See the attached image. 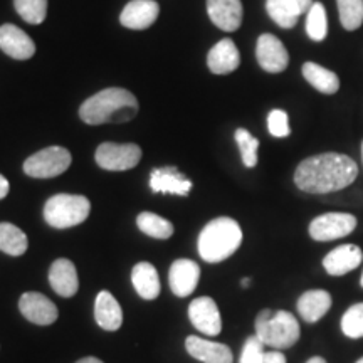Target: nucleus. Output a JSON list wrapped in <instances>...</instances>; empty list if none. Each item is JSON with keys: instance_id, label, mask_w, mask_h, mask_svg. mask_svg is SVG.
Returning a JSON list of instances; mask_svg holds the SVG:
<instances>
[{"instance_id": "obj_1", "label": "nucleus", "mask_w": 363, "mask_h": 363, "mask_svg": "<svg viewBox=\"0 0 363 363\" xmlns=\"http://www.w3.org/2000/svg\"><path fill=\"white\" fill-rule=\"evenodd\" d=\"M357 163L342 153H321L305 158L294 172V184L308 194L338 192L355 182Z\"/></svg>"}, {"instance_id": "obj_2", "label": "nucleus", "mask_w": 363, "mask_h": 363, "mask_svg": "<svg viewBox=\"0 0 363 363\" xmlns=\"http://www.w3.org/2000/svg\"><path fill=\"white\" fill-rule=\"evenodd\" d=\"M138 113V101L123 88H108L86 99L79 108V118L88 125L125 123Z\"/></svg>"}, {"instance_id": "obj_3", "label": "nucleus", "mask_w": 363, "mask_h": 363, "mask_svg": "<svg viewBox=\"0 0 363 363\" xmlns=\"http://www.w3.org/2000/svg\"><path fill=\"white\" fill-rule=\"evenodd\" d=\"M242 230L230 217H217L199 235V254L206 262H222L240 247Z\"/></svg>"}, {"instance_id": "obj_4", "label": "nucleus", "mask_w": 363, "mask_h": 363, "mask_svg": "<svg viewBox=\"0 0 363 363\" xmlns=\"http://www.w3.org/2000/svg\"><path fill=\"white\" fill-rule=\"evenodd\" d=\"M256 337L274 350L291 348L299 340V323L288 311L262 310L256 318Z\"/></svg>"}, {"instance_id": "obj_5", "label": "nucleus", "mask_w": 363, "mask_h": 363, "mask_svg": "<svg viewBox=\"0 0 363 363\" xmlns=\"http://www.w3.org/2000/svg\"><path fill=\"white\" fill-rule=\"evenodd\" d=\"M91 203L84 195L57 194L44 206V219L54 229H69L88 219Z\"/></svg>"}, {"instance_id": "obj_6", "label": "nucleus", "mask_w": 363, "mask_h": 363, "mask_svg": "<svg viewBox=\"0 0 363 363\" xmlns=\"http://www.w3.org/2000/svg\"><path fill=\"white\" fill-rule=\"evenodd\" d=\"M69 150L62 147H48L30 155L24 162L26 175L34 179H52L69 169L71 165Z\"/></svg>"}, {"instance_id": "obj_7", "label": "nucleus", "mask_w": 363, "mask_h": 363, "mask_svg": "<svg viewBox=\"0 0 363 363\" xmlns=\"http://www.w3.org/2000/svg\"><path fill=\"white\" fill-rule=\"evenodd\" d=\"M96 163L110 172H123L133 169L142 160V148L135 143H101L94 153Z\"/></svg>"}, {"instance_id": "obj_8", "label": "nucleus", "mask_w": 363, "mask_h": 363, "mask_svg": "<svg viewBox=\"0 0 363 363\" xmlns=\"http://www.w3.org/2000/svg\"><path fill=\"white\" fill-rule=\"evenodd\" d=\"M355 216L347 214V212H328L311 220L310 235L318 242H328V240L347 238L355 230Z\"/></svg>"}, {"instance_id": "obj_9", "label": "nucleus", "mask_w": 363, "mask_h": 363, "mask_svg": "<svg viewBox=\"0 0 363 363\" xmlns=\"http://www.w3.org/2000/svg\"><path fill=\"white\" fill-rule=\"evenodd\" d=\"M189 318L195 328L203 335L216 337V335L220 333L222 330L220 311L212 298L201 296L194 299L189 306Z\"/></svg>"}, {"instance_id": "obj_10", "label": "nucleus", "mask_w": 363, "mask_h": 363, "mask_svg": "<svg viewBox=\"0 0 363 363\" xmlns=\"http://www.w3.org/2000/svg\"><path fill=\"white\" fill-rule=\"evenodd\" d=\"M256 57L262 69L267 72H283L289 65V54L284 44L272 34H262L257 39Z\"/></svg>"}, {"instance_id": "obj_11", "label": "nucleus", "mask_w": 363, "mask_h": 363, "mask_svg": "<svg viewBox=\"0 0 363 363\" xmlns=\"http://www.w3.org/2000/svg\"><path fill=\"white\" fill-rule=\"evenodd\" d=\"M19 310L30 323L45 326L57 320V306L48 296L40 293H24L19 299Z\"/></svg>"}, {"instance_id": "obj_12", "label": "nucleus", "mask_w": 363, "mask_h": 363, "mask_svg": "<svg viewBox=\"0 0 363 363\" xmlns=\"http://www.w3.org/2000/svg\"><path fill=\"white\" fill-rule=\"evenodd\" d=\"M150 187L155 194H172L187 197L192 190V182L177 167H162L155 169L150 175Z\"/></svg>"}, {"instance_id": "obj_13", "label": "nucleus", "mask_w": 363, "mask_h": 363, "mask_svg": "<svg viewBox=\"0 0 363 363\" xmlns=\"http://www.w3.org/2000/svg\"><path fill=\"white\" fill-rule=\"evenodd\" d=\"M201 279V267L195 261L177 259L170 266L169 283L170 289L175 296L185 298L192 294Z\"/></svg>"}, {"instance_id": "obj_14", "label": "nucleus", "mask_w": 363, "mask_h": 363, "mask_svg": "<svg viewBox=\"0 0 363 363\" xmlns=\"http://www.w3.org/2000/svg\"><path fill=\"white\" fill-rule=\"evenodd\" d=\"M0 49L13 59L26 61L35 52L34 40L24 30L13 24H4L0 27Z\"/></svg>"}, {"instance_id": "obj_15", "label": "nucleus", "mask_w": 363, "mask_h": 363, "mask_svg": "<svg viewBox=\"0 0 363 363\" xmlns=\"http://www.w3.org/2000/svg\"><path fill=\"white\" fill-rule=\"evenodd\" d=\"M158 13H160V6L155 0H131L121 12L120 22L128 29L143 30L158 19Z\"/></svg>"}, {"instance_id": "obj_16", "label": "nucleus", "mask_w": 363, "mask_h": 363, "mask_svg": "<svg viewBox=\"0 0 363 363\" xmlns=\"http://www.w3.org/2000/svg\"><path fill=\"white\" fill-rule=\"evenodd\" d=\"M207 12L211 21L225 33H234L242 24L240 0H207Z\"/></svg>"}, {"instance_id": "obj_17", "label": "nucleus", "mask_w": 363, "mask_h": 363, "mask_svg": "<svg viewBox=\"0 0 363 363\" xmlns=\"http://www.w3.org/2000/svg\"><path fill=\"white\" fill-rule=\"evenodd\" d=\"M363 254L362 249L355 244H345L335 247L323 259V267L330 276H343L347 272L357 269L362 264Z\"/></svg>"}, {"instance_id": "obj_18", "label": "nucleus", "mask_w": 363, "mask_h": 363, "mask_svg": "<svg viewBox=\"0 0 363 363\" xmlns=\"http://www.w3.org/2000/svg\"><path fill=\"white\" fill-rule=\"evenodd\" d=\"M185 348L195 360L203 363H233L234 355L227 345L211 342L201 337H189L185 340Z\"/></svg>"}, {"instance_id": "obj_19", "label": "nucleus", "mask_w": 363, "mask_h": 363, "mask_svg": "<svg viewBox=\"0 0 363 363\" xmlns=\"http://www.w3.org/2000/svg\"><path fill=\"white\" fill-rule=\"evenodd\" d=\"M49 284L59 296H74L79 289V278L76 266L69 259L54 261L51 269H49Z\"/></svg>"}, {"instance_id": "obj_20", "label": "nucleus", "mask_w": 363, "mask_h": 363, "mask_svg": "<svg viewBox=\"0 0 363 363\" xmlns=\"http://www.w3.org/2000/svg\"><path fill=\"white\" fill-rule=\"evenodd\" d=\"M240 65V54L233 39H222L211 49L207 56V66L214 74H229Z\"/></svg>"}, {"instance_id": "obj_21", "label": "nucleus", "mask_w": 363, "mask_h": 363, "mask_svg": "<svg viewBox=\"0 0 363 363\" xmlns=\"http://www.w3.org/2000/svg\"><path fill=\"white\" fill-rule=\"evenodd\" d=\"M331 308V294L325 289H311L298 299V313L306 323H316Z\"/></svg>"}, {"instance_id": "obj_22", "label": "nucleus", "mask_w": 363, "mask_h": 363, "mask_svg": "<svg viewBox=\"0 0 363 363\" xmlns=\"http://www.w3.org/2000/svg\"><path fill=\"white\" fill-rule=\"evenodd\" d=\"M94 318L96 323L106 331H116L120 330L121 323H123V311H121L120 303L111 293L101 291L96 296V303H94Z\"/></svg>"}, {"instance_id": "obj_23", "label": "nucleus", "mask_w": 363, "mask_h": 363, "mask_svg": "<svg viewBox=\"0 0 363 363\" xmlns=\"http://www.w3.org/2000/svg\"><path fill=\"white\" fill-rule=\"evenodd\" d=\"M131 283L135 291L143 299H155L160 294V278L155 266L150 262H138L131 271Z\"/></svg>"}, {"instance_id": "obj_24", "label": "nucleus", "mask_w": 363, "mask_h": 363, "mask_svg": "<svg viewBox=\"0 0 363 363\" xmlns=\"http://www.w3.org/2000/svg\"><path fill=\"white\" fill-rule=\"evenodd\" d=\"M303 76L313 88L323 94H335L340 89V79L333 71L316 65V62H305L303 65Z\"/></svg>"}, {"instance_id": "obj_25", "label": "nucleus", "mask_w": 363, "mask_h": 363, "mask_svg": "<svg viewBox=\"0 0 363 363\" xmlns=\"http://www.w3.org/2000/svg\"><path fill=\"white\" fill-rule=\"evenodd\" d=\"M27 235L17 225L0 222V251L9 256H22L27 251Z\"/></svg>"}, {"instance_id": "obj_26", "label": "nucleus", "mask_w": 363, "mask_h": 363, "mask_svg": "<svg viewBox=\"0 0 363 363\" xmlns=\"http://www.w3.org/2000/svg\"><path fill=\"white\" fill-rule=\"evenodd\" d=\"M266 11L269 17L283 29H291L301 16L293 0H266Z\"/></svg>"}, {"instance_id": "obj_27", "label": "nucleus", "mask_w": 363, "mask_h": 363, "mask_svg": "<svg viewBox=\"0 0 363 363\" xmlns=\"http://www.w3.org/2000/svg\"><path fill=\"white\" fill-rule=\"evenodd\" d=\"M136 225L143 234L153 239H170L174 235V224L163 217L152 214V212H142L136 217Z\"/></svg>"}, {"instance_id": "obj_28", "label": "nucleus", "mask_w": 363, "mask_h": 363, "mask_svg": "<svg viewBox=\"0 0 363 363\" xmlns=\"http://www.w3.org/2000/svg\"><path fill=\"white\" fill-rule=\"evenodd\" d=\"M306 33L316 43L325 40L326 34H328V19H326L325 6L321 2H313L311 9L308 11Z\"/></svg>"}, {"instance_id": "obj_29", "label": "nucleus", "mask_w": 363, "mask_h": 363, "mask_svg": "<svg viewBox=\"0 0 363 363\" xmlns=\"http://www.w3.org/2000/svg\"><path fill=\"white\" fill-rule=\"evenodd\" d=\"M340 22L347 30H357L363 24V0H337Z\"/></svg>"}, {"instance_id": "obj_30", "label": "nucleus", "mask_w": 363, "mask_h": 363, "mask_svg": "<svg viewBox=\"0 0 363 363\" xmlns=\"http://www.w3.org/2000/svg\"><path fill=\"white\" fill-rule=\"evenodd\" d=\"M13 6L22 19L33 26L40 24L48 13V0H13Z\"/></svg>"}, {"instance_id": "obj_31", "label": "nucleus", "mask_w": 363, "mask_h": 363, "mask_svg": "<svg viewBox=\"0 0 363 363\" xmlns=\"http://www.w3.org/2000/svg\"><path fill=\"white\" fill-rule=\"evenodd\" d=\"M235 142L240 150L244 165L247 169H254L257 165V148H259V140L254 138L247 130L239 128L235 130Z\"/></svg>"}, {"instance_id": "obj_32", "label": "nucleus", "mask_w": 363, "mask_h": 363, "mask_svg": "<svg viewBox=\"0 0 363 363\" xmlns=\"http://www.w3.org/2000/svg\"><path fill=\"white\" fill-rule=\"evenodd\" d=\"M342 331L348 338L363 337V303H357L345 311L342 318Z\"/></svg>"}, {"instance_id": "obj_33", "label": "nucleus", "mask_w": 363, "mask_h": 363, "mask_svg": "<svg viewBox=\"0 0 363 363\" xmlns=\"http://www.w3.org/2000/svg\"><path fill=\"white\" fill-rule=\"evenodd\" d=\"M267 128H269V133L276 138H286L291 133V128H289L288 121V113L283 110H272L267 116Z\"/></svg>"}, {"instance_id": "obj_34", "label": "nucleus", "mask_w": 363, "mask_h": 363, "mask_svg": "<svg viewBox=\"0 0 363 363\" xmlns=\"http://www.w3.org/2000/svg\"><path fill=\"white\" fill-rule=\"evenodd\" d=\"M264 347L266 345L262 343L256 335H254V337H249L246 340V343H244L239 363H262V358H264L266 353Z\"/></svg>"}, {"instance_id": "obj_35", "label": "nucleus", "mask_w": 363, "mask_h": 363, "mask_svg": "<svg viewBox=\"0 0 363 363\" xmlns=\"http://www.w3.org/2000/svg\"><path fill=\"white\" fill-rule=\"evenodd\" d=\"M262 363H286V357L278 350L266 352L264 358H262Z\"/></svg>"}, {"instance_id": "obj_36", "label": "nucleus", "mask_w": 363, "mask_h": 363, "mask_svg": "<svg viewBox=\"0 0 363 363\" xmlns=\"http://www.w3.org/2000/svg\"><path fill=\"white\" fill-rule=\"evenodd\" d=\"M293 2H294V6L299 9V12H301V13L310 11L311 6H313V0H293Z\"/></svg>"}, {"instance_id": "obj_37", "label": "nucleus", "mask_w": 363, "mask_h": 363, "mask_svg": "<svg viewBox=\"0 0 363 363\" xmlns=\"http://www.w3.org/2000/svg\"><path fill=\"white\" fill-rule=\"evenodd\" d=\"M9 190H11V185H9L7 179L4 175H0V201H2L4 197H7Z\"/></svg>"}, {"instance_id": "obj_38", "label": "nucleus", "mask_w": 363, "mask_h": 363, "mask_svg": "<svg viewBox=\"0 0 363 363\" xmlns=\"http://www.w3.org/2000/svg\"><path fill=\"white\" fill-rule=\"evenodd\" d=\"M76 363H103L101 360H99V358H94V357H86V358H81L79 362H76Z\"/></svg>"}, {"instance_id": "obj_39", "label": "nucleus", "mask_w": 363, "mask_h": 363, "mask_svg": "<svg viewBox=\"0 0 363 363\" xmlns=\"http://www.w3.org/2000/svg\"><path fill=\"white\" fill-rule=\"evenodd\" d=\"M306 363H326V360H325V358H321V357H313Z\"/></svg>"}, {"instance_id": "obj_40", "label": "nucleus", "mask_w": 363, "mask_h": 363, "mask_svg": "<svg viewBox=\"0 0 363 363\" xmlns=\"http://www.w3.org/2000/svg\"><path fill=\"white\" fill-rule=\"evenodd\" d=\"M249 284H251V279L249 278H244L242 281H240V286H242V288H247Z\"/></svg>"}, {"instance_id": "obj_41", "label": "nucleus", "mask_w": 363, "mask_h": 363, "mask_svg": "<svg viewBox=\"0 0 363 363\" xmlns=\"http://www.w3.org/2000/svg\"><path fill=\"white\" fill-rule=\"evenodd\" d=\"M360 284H362V288H363V274H362V278H360Z\"/></svg>"}, {"instance_id": "obj_42", "label": "nucleus", "mask_w": 363, "mask_h": 363, "mask_svg": "<svg viewBox=\"0 0 363 363\" xmlns=\"http://www.w3.org/2000/svg\"><path fill=\"white\" fill-rule=\"evenodd\" d=\"M357 363H363V357H362V358H360V360H358Z\"/></svg>"}, {"instance_id": "obj_43", "label": "nucleus", "mask_w": 363, "mask_h": 363, "mask_svg": "<svg viewBox=\"0 0 363 363\" xmlns=\"http://www.w3.org/2000/svg\"><path fill=\"white\" fill-rule=\"evenodd\" d=\"M362 153H363V143H362Z\"/></svg>"}]
</instances>
